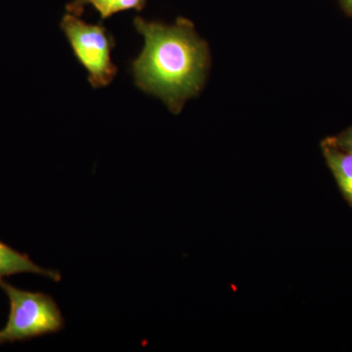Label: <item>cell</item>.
Wrapping results in <instances>:
<instances>
[{
  "label": "cell",
  "instance_id": "6da1fadb",
  "mask_svg": "<svg viewBox=\"0 0 352 352\" xmlns=\"http://www.w3.org/2000/svg\"><path fill=\"white\" fill-rule=\"evenodd\" d=\"M133 25L144 38V47L131 63L134 83L162 99L171 113H179L206 82L210 67L207 43L184 18L166 25L136 17Z\"/></svg>",
  "mask_w": 352,
  "mask_h": 352
},
{
  "label": "cell",
  "instance_id": "7a4b0ae2",
  "mask_svg": "<svg viewBox=\"0 0 352 352\" xmlns=\"http://www.w3.org/2000/svg\"><path fill=\"white\" fill-rule=\"evenodd\" d=\"M0 288L10 303L8 321L0 330V344L25 342L63 330L64 317L52 296L16 288L4 280L0 281Z\"/></svg>",
  "mask_w": 352,
  "mask_h": 352
},
{
  "label": "cell",
  "instance_id": "3957f363",
  "mask_svg": "<svg viewBox=\"0 0 352 352\" xmlns=\"http://www.w3.org/2000/svg\"><path fill=\"white\" fill-rule=\"evenodd\" d=\"M61 30L68 39L78 63L87 69L94 88L108 87L118 74L111 53L115 41L102 25L88 24L73 14H65Z\"/></svg>",
  "mask_w": 352,
  "mask_h": 352
},
{
  "label": "cell",
  "instance_id": "277c9868",
  "mask_svg": "<svg viewBox=\"0 0 352 352\" xmlns=\"http://www.w3.org/2000/svg\"><path fill=\"white\" fill-rule=\"evenodd\" d=\"M20 273L41 275L54 282H59L62 279L61 274L57 271L41 267L28 254L17 252L0 241V281L4 277Z\"/></svg>",
  "mask_w": 352,
  "mask_h": 352
},
{
  "label": "cell",
  "instance_id": "5b68a950",
  "mask_svg": "<svg viewBox=\"0 0 352 352\" xmlns=\"http://www.w3.org/2000/svg\"><path fill=\"white\" fill-rule=\"evenodd\" d=\"M322 152L338 186L352 207V154L342 151L323 141Z\"/></svg>",
  "mask_w": 352,
  "mask_h": 352
},
{
  "label": "cell",
  "instance_id": "8992f818",
  "mask_svg": "<svg viewBox=\"0 0 352 352\" xmlns=\"http://www.w3.org/2000/svg\"><path fill=\"white\" fill-rule=\"evenodd\" d=\"M147 0H72L66 6L67 13L80 17L85 7L92 6L99 13L102 20L108 19L115 14L124 11H141Z\"/></svg>",
  "mask_w": 352,
  "mask_h": 352
},
{
  "label": "cell",
  "instance_id": "52a82bcc",
  "mask_svg": "<svg viewBox=\"0 0 352 352\" xmlns=\"http://www.w3.org/2000/svg\"><path fill=\"white\" fill-rule=\"evenodd\" d=\"M324 141L333 146V147L342 150V151L352 154V126L340 132L338 135L326 138Z\"/></svg>",
  "mask_w": 352,
  "mask_h": 352
},
{
  "label": "cell",
  "instance_id": "ba28073f",
  "mask_svg": "<svg viewBox=\"0 0 352 352\" xmlns=\"http://www.w3.org/2000/svg\"><path fill=\"white\" fill-rule=\"evenodd\" d=\"M346 13L352 17V0H340Z\"/></svg>",
  "mask_w": 352,
  "mask_h": 352
}]
</instances>
